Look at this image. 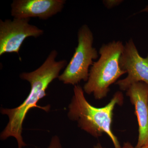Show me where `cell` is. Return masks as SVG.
Segmentation results:
<instances>
[{"label": "cell", "instance_id": "6da1fadb", "mask_svg": "<svg viewBox=\"0 0 148 148\" xmlns=\"http://www.w3.org/2000/svg\"><path fill=\"white\" fill-rule=\"evenodd\" d=\"M58 52L51 51L47 58L38 68L30 72H23L19 75L21 79L27 81L31 85L29 95L24 102L13 108H1V113L8 118V122L1 132L2 141L10 137L16 139L18 148L27 146L22 137L23 124L29 110L33 108H39L46 112L50 110L49 106L41 107L37 105L39 101L47 95L49 86L56 79L58 78L61 70L68 65L66 60L56 61Z\"/></svg>", "mask_w": 148, "mask_h": 148}, {"label": "cell", "instance_id": "7a4b0ae2", "mask_svg": "<svg viewBox=\"0 0 148 148\" xmlns=\"http://www.w3.org/2000/svg\"><path fill=\"white\" fill-rule=\"evenodd\" d=\"M123 100L122 92L117 91L106 106L96 108L87 101L83 88L76 85L74 86L73 95L68 108V118L72 121L77 122L81 129L94 138H99L106 133L115 148H121L112 131V124L114 109L116 105L121 104Z\"/></svg>", "mask_w": 148, "mask_h": 148}, {"label": "cell", "instance_id": "3957f363", "mask_svg": "<svg viewBox=\"0 0 148 148\" xmlns=\"http://www.w3.org/2000/svg\"><path fill=\"white\" fill-rule=\"evenodd\" d=\"M123 48L124 45L119 40H113L101 46L99 51L100 57L90 67L88 79L83 88L84 92L92 94L97 100L106 97L111 85L126 73L119 65Z\"/></svg>", "mask_w": 148, "mask_h": 148}, {"label": "cell", "instance_id": "277c9868", "mask_svg": "<svg viewBox=\"0 0 148 148\" xmlns=\"http://www.w3.org/2000/svg\"><path fill=\"white\" fill-rule=\"evenodd\" d=\"M94 37L92 31L86 24H84L77 33L78 45L73 55L65 70L58 79L65 84L75 86L82 81L87 82L89 67L93 60L99 57L97 49L93 47Z\"/></svg>", "mask_w": 148, "mask_h": 148}, {"label": "cell", "instance_id": "5b68a950", "mask_svg": "<svg viewBox=\"0 0 148 148\" xmlns=\"http://www.w3.org/2000/svg\"><path fill=\"white\" fill-rule=\"evenodd\" d=\"M30 20L29 18L0 20L1 56L5 53H16L19 56V50L26 38H38L43 34V30L29 24Z\"/></svg>", "mask_w": 148, "mask_h": 148}, {"label": "cell", "instance_id": "8992f818", "mask_svg": "<svg viewBox=\"0 0 148 148\" xmlns=\"http://www.w3.org/2000/svg\"><path fill=\"white\" fill-rule=\"evenodd\" d=\"M121 69L127 76L117 82L119 89L126 91L132 85L142 82L148 85V54L142 57L132 39L125 42L119 60Z\"/></svg>", "mask_w": 148, "mask_h": 148}, {"label": "cell", "instance_id": "52a82bcc", "mask_svg": "<svg viewBox=\"0 0 148 148\" xmlns=\"http://www.w3.org/2000/svg\"><path fill=\"white\" fill-rule=\"evenodd\" d=\"M66 3L65 0H14L11 15L14 18L47 20L61 12Z\"/></svg>", "mask_w": 148, "mask_h": 148}, {"label": "cell", "instance_id": "ba28073f", "mask_svg": "<svg viewBox=\"0 0 148 148\" xmlns=\"http://www.w3.org/2000/svg\"><path fill=\"white\" fill-rule=\"evenodd\" d=\"M126 95L134 106L139 125V136L136 148L148 144V85L136 83L126 90Z\"/></svg>", "mask_w": 148, "mask_h": 148}, {"label": "cell", "instance_id": "9c48e42d", "mask_svg": "<svg viewBox=\"0 0 148 148\" xmlns=\"http://www.w3.org/2000/svg\"><path fill=\"white\" fill-rule=\"evenodd\" d=\"M123 1V0H104L103 3L106 8L111 9L119 5Z\"/></svg>", "mask_w": 148, "mask_h": 148}, {"label": "cell", "instance_id": "30bf717a", "mask_svg": "<svg viewBox=\"0 0 148 148\" xmlns=\"http://www.w3.org/2000/svg\"><path fill=\"white\" fill-rule=\"evenodd\" d=\"M47 148H63L59 137L56 135L52 137Z\"/></svg>", "mask_w": 148, "mask_h": 148}, {"label": "cell", "instance_id": "8fae6325", "mask_svg": "<svg viewBox=\"0 0 148 148\" xmlns=\"http://www.w3.org/2000/svg\"><path fill=\"white\" fill-rule=\"evenodd\" d=\"M121 148H148V146H145L140 148H136V147H133L130 143L127 142L124 143Z\"/></svg>", "mask_w": 148, "mask_h": 148}, {"label": "cell", "instance_id": "7c38bea8", "mask_svg": "<svg viewBox=\"0 0 148 148\" xmlns=\"http://www.w3.org/2000/svg\"><path fill=\"white\" fill-rule=\"evenodd\" d=\"M139 12H148V5L146 6L145 8L140 11Z\"/></svg>", "mask_w": 148, "mask_h": 148}, {"label": "cell", "instance_id": "4fadbf2b", "mask_svg": "<svg viewBox=\"0 0 148 148\" xmlns=\"http://www.w3.org/2000/svg\"><path fill=\"white\" fill-rule=\"evenodd\" d=\"M92 148H105L103 147L101 145V144H98L94 146Z\"/></svg>", "mask_w": 148, "mask_h": 148}, {"label": "cell", "instance_id": "5bb4252c", "mask_svg": "<svg viewBox=\"0 0 148 148\" xmlns=\"http://www.w3.org/2000/svg\"><path fill=\"white\" fill-rule=\"evenodd\" d=\"M146 146H148V144L147 145H146Z\"/></svg>", "mask_w": 148, "mask_h": 148}]
</instances>
